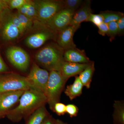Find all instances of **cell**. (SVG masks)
I'll return each mask as SVG.
<instances>
[{
  "instance_id": "cell-1",
  "label": "cell",
  "mask_w": 124,
  "mask_h": 124,
  "mask_svg": "<svg viewBox=\"0 0 124 124\" xmlns=\"http://www.w3.org/2000/svg\"><path fill=\"white\" fill-rule=\"evenodd\" d=\"M47 103L44 94L33 89L25 90L21 96L18 104L7 113L6 116L13 122L26 119L36 110Z\"/></svg>"
},
{
  "instance_id": "cell-2",
  "label": "cell",
  "mask_w": 124,
  "mask_h": 124,
  "mask_svg": "<svg viewBox=\"0 0 124 124\" xmlns=\"http://www.w3.org/2000/svg\"><path fill=\"white\" fill-rule=\"evenodd\" d=\"M64 50L57 45L50 44L41 49L36 54V62L43 69L49 71H59L63 63Z\"/></svg>"
},
{
  "instance_id": "cell-3",
  "label": "cell",
  "mask_w": 124,
  "mask_h": 124,
  "mask_svg": "<svg viewBox=\"0 0 124 124\" xmlns=\"http://www.w3.org/2000/svg\"><path fill=\"white\" fill-rule=\"evenodd\" d=\"M66 81L62 77L59 71H50L45 95L47 103L51 110L53 111L54 104L59 102L61 93Z\"/></svg>"
},
{
  "instance_id": "cell-4",
  "label": "cell",
  "mask_w": 124,
  "mask_h": 124,
  "mask_svg": "<svg viewBox=\"0 0 124 124\" xmlns=\"http://www.w3.org/2000/svg\"><path fill=\"white\" fill-rule=\"evenodd\" d=\"M31 89L27 77L13 73L0 75V93Z\"/></svg>"
},
{
  "instance_id": "cell-5",
  "label": "cell",
  "mask_w": 124,
  "mask_h": 124,
  "mask_svg": "<svg viewBox=\"0 0 124 124\" xmlns=\"http://www.w3.org/2000/svg\"><path fill=\"white\" fill-rule=\"evenodd\" d=\"M33 3L36 11V19L44 23L64 9L62 1L37 0Z\"/></svg>"
},
{
  "instance_id": "cell-6",
  "label": "cell",
  "mask_w": 124,
  "mask_h": 124,
  "mask_svg": "<svg viewBox=\"0 0 124 124\" xmlns=\"http://www.w3.org/2000/svg\"><path fill=\"white\" fill-rule=\"evenodd\" d=\"M49 72L33 63L27 78L31 88L45 93Z\"/></svg>"
},
{
  "instance_id": "cell-7",
  "label": "cell",
  "mask_w": 124,
  "mask_h": 124,
  "mask_svg": "<svg viewBox=\"0 0 124 124\" xmlns=\"http://www.w3.org/2000/svg\"><path fill=\"white\" fill-rule=\"evenodd\" d=\"M6 55L10 62L15 67L22 71L29 68L30 58L24 50L17 46L9 47L6 51Z\"/></svg>"
},
{
  "instance_id": "cell-8",
  "label": "cell",
  "mask_w": 124,
  "mask_h": 124,
  "mask_svg": "<svg viewBox=\"0 0 124 124\" xmlns=\"http://www.w3.org/2000/svg\"><path fill=\"white\" fill-rule=\"evenodd\" d=\"M75 12L68 9H62L45 24L48 29L54 33H59L70 26Z\"/></svg>"
},
{
  "instance_id": "cell-9",
  "label": "cell",
  "mask_w": 124,
  "mask_h": 124,
  "mask_svg": "<svg viewBox=\"0 0 124 124\" xmlns=\"http://www.w3.org/2000/svg\"><path fill=\"white\" fill-rule=\"evenodd\" d=\"M24 91L20 90L0 93V118L6 116L14 106L18 103Z\"/></svg>"
},
{
  "instance_id": "cell-10",
  "label": "cell",
  "mask_w": 124,
  "mask_h": 124,
  "mask_svg": "<svg viewBox=\"0 0 124 124\" xmlns=\"http://www.w3.org/2000/svg\"><path fill=\"white\" fill-rule=\"evenodd\" d=\"M80 26L70 25L59 32L58 45L64 50L76 47L73 41V37Z\"/></svg>"
},
{
  "instance_id": "cell-11",
  "label": "cell",
  "mask_w": 124,
  "mask_h": 124,
  "mask_svg": "<svg viewBox=\"0 0 124 124\" xmlns=\"http://www.w3.org/2000/svg\"><path fill=\"white\" fill-rule=\"evenodd\" d=\"M54 32L48 29L46 31L37 32L29 36L25 40V43L31 48H39L48 40L54 37Z\"/></svg>"
},
{
  "instance_id": "cell-12",
  "label": "cell",
  "mask_w": 124,
  "mask_h": 124,
  "mask_svg": "<svg viewBox=\"0 0 124 124\" xmlns=\"http://www.w3.org/2000/svg\"><path fill=\"white\" fill-rule=\"evenodd\" d=\"M89 63H75L64 61L59 72L63 78L67 81L70 78L79 75L88 66Z\"/></svg>"
},
{
  "instance_id": "cell-13",
  "label": "cell",
  "mask_w": 124,
  "mask_h": 124,
  "mask_svg": "<svg viewBox=\"0 0 124 124\" xmlns=\"http://www.w3.org/2000/svg\"><path fill=\"white\" fill-rule=\"evenodd\" d=\"M90 0L84 1L82 5L74 13L70 25L80 26L81 23L86 22L89 16L93 13Z\"/></svg>"
},
{
  "instance_id": "cell-14",
  "label": "cell",
  "mask_w": 124,
  "mask_h": 124,
  "mask_svg": "<svg viewBox=\"0 0 124 124\" xmlns=\"http://www.w3.org/2000/svg\"><path fill=\"white\" fill-rule=\"evenodd\" d=\"M63 58L65 62L75 63H88L91 62L84 50L76 47L64 50Z\"/></svg>"
},
{
  "instance_id": "cell-15",
  "label": "cell",
  "mask_w": 124,
  "mask_h": 124,
  "mask_svg": "<svg viewBox=\"0 0 124 124\" xmlns=\"http://www.w3.org/2000/svg\"><path fill=\"white\" fill-rule=\"evenodd\" d=\"M2 32L4 38L8 41L15 39L21 35L19 30L12 22L10 16L3 26Z\"/></svg>"
},
{
  "instance_id": "cell-16",
  "label": "cell",
  "mask_w": 124,
  "mask_h": 124,
  "mask_svg": "<svg viewBox=\"0 0 124 124\" xmlns=\"http://www.w3.org/2000/svg\"><path fill=\"white\" fill-rule=\"evenodd\" d=\"M83 86L79 77L77 76L73 84L67 86L64 93L70 100H73L81 95Z\"/></svg>"
},
{
  "instance_id": "cell-17",
  "label": "cell",
  "mask_w": 124,
  "mask_h": 124,
  "mask_svg": "<svg viewBox=\"0 0 124 124\" xmlns=\"http://www.w3.org/2000/svg\"><path fill=\"white\" fill-rule=\"evenodd\" d=\"M49 115L45 106H42L25 119V124H41L45 118Z\"/></svg>"
},
{
  "instance_id": "cell-18",
  "label": "cell",
  "mask_w": 124,
  "mask_h": 124,
  "mask_svg": "<svg viewBox=\"0 0 124 124\" xmlns=\"http://www.w3.org/2000/svg\"><path fill=\"white\" fill-rule=\"evenodd\" d=\"M95 70L94 62L91 61L78 76L83 86L87 89L90 88L93 74Z\"/></svg>"
},
{
  "instance_id": "cell-19",
  "label": "cell",
  "mask_w": 124,
  "mask_h": 124,
  "mask_svg": "<svg viewBox=\"0 0 124 124\" xmlns=\"http://www.w3.org/2000/svg\"><path fill=\"white\" fill-rule=\"evenodd\" d=\"M113 118L115 124H124V104L123 101H115L113 104Z\"/></svg>"
},
{
  "instance_id": "cell-20",
  "label": "cell",
  "mask_w": 124,
  "mask_h": 124,
  "mask_svg": "<svg viewBox=\"0 0 124 124\" xmlns=\"http://www.w3.org/2000/svg\"><path fill=\"white\" fill-rule=\"evenodd\" d=\"M103 19V23H106L112 22H117L120 19L124 16L121 12L107 10L100 13Z\"/></svg>"
},
{
  "instance_id": "cell-21",
  "label": "cell",
  "mask_w": 124,
  "mask_h": 124,
  "mask_svg": "<svg viewBox=\"0 0 124 124\" xmlns=\"http://www.w3.org/2000/svg\"><path fill=\"white\" fill-rule=\"evenodd\" d=\"M64 9L75 11L82 5L84 2L82 0H65L62 1Z\"/></svg>"
},
{
  "instance_id": "cell-22",
  "label": "cell",
  "mask_w": 124,
  "mask_h": 124,
  "mask_svg": "<svg viewBox=\"0 0 124 124\" xmlns=\"http://www.w3.org/2000/svg\"><path fill=\"white\" fill-rule=\"evenodd\" d=\"M15 14L19 19L25 31L31 29L33 24L31 19L26 16L18 12Z\"/></svg>"
},
{
  "instance_id": "cell-23",
  "label": "cell",
  "mask_w": 124,
  "mask_h": 124,
  "mask_svg": "<svg viewBox=\"0 0 124 124\" xmlns=\"http://www.w3.org/2000/svg\"><path fill=\"white\" fill-rule=\"evenodd\" d=\"M108 32L107 35L110 37L111 41L115 39L116 36L118 34L117 23L116 22H112L108 23Z\"/></svg>"
},
{
  "instance_id": "cell-24",
  "label": "cell",
  "mask_w": 124,
  "mask_h": 124,
  "mask_svg": "<svg viewBox=\"0 0 124 124\" xmlns=\"http://www.w3.org/2000/svg\"><path fill=\"white\" fill-rule=\"evenodd\" d=\"M27 0H6L7 6L10 9H20L28 2Z\"/></svg>"
},
{
  "instance_id": "cell-25",
  "label": "cell",
  "mask_w": 124,
  "mask_h": 124,
  "mask_svg": "<svg viewBox=\"0 0 124 124\" xmlns=\"http://www.w3.org/2000/svg\"><path fill=\"white\" fill-rule=\"evenodd\" d=\"M27 12L26 15L32 20V19L36 17V11L33 5V1H28L26 4Z\"/></svg>"
},
{
  "instance_id": "cell-26",
  "label": "cell",
  "mask_w": 124,
  "mask_h": 124,
  "mask_svg": "<svg viewBox=\"0 0 124 124\" xmlns=\"http://www.w3.org/2000/svg\"><path fill=\"white\" fill-rule=\"evenodd\" d=\"M86 22L93 23L97 27L100 24L103 23V19L100 14H91L89 16Z\"/></svg>"
},
{
  "instance_id": "cell-27",
  "label": "cell",
  "mask_w": 124,
  "mask_h": 124,
  "mask_svg": "<svg viewBox=\"0 0 124 124\" xmlns=\"http://www.w3.org/2000/svg\"><path fill=\"white\" fill-rule=\"evenodd\" d=\"M53 111L55 112L58 115H64L66 113V105L62 103H57L54 106Z\"/></svg>"
},
{
  "instance_id": "cell-28",
  "label": "cell",
  "mask_w": 124,
  "mask_h": 124,
  "mask_svg": "<svg viewBox=\"0 0 124 124\" xmlns=\"http://www.w3.org/2000/svg\"><path fill=\"white\" fill-rule=\"evenodd\" d=\"M79 108L75 104H69L66 106V113L71 117H75L77 115Z\"/></svg>"
},
{
  "instance_id": "cell-29",
  "label": "cell",
  "mask_w": 124,
  "mask_h": 124,
  "mask_svg": "<svg viewBox=\"0 0 124 124\" xmlns=\"http://www.w3.org/2000/svg\"><path fill=\"white\" fill-rule=\"evenodd\" d=\"M10 17L13 23L19 30L21 35H23L26 31L15 14H11L10 16Z\"/></svg>"
},
{
  "instance_id": "cell-30",
  "label": "cell",
  "mask_w": 124,
  "mask_h": 124,
  "mask_svg": "<svg viewBox=\"0 0 124 124\" xmlns=\"http://www.w3.org/2000/svg\"><path fill=\"white\" fill-rule=\"evenodd\" d=\"M97 27L98 28V33L100 35L103 36L108 35V29L107 23H102Z\"/></svg>"
},
{
  "instance_id": "cell-31",
  "label": "cell",
  "mask_w": 124,
  "mask_h": 124,
  "mask_svg": "<svg viewBox=\"0 0 124 124\" xmlns=\"http://www.w3.org/2000/svg\"><path fill=\"white\" fill-rule=\"evenodd\" d=\"M118 34L119 36L123 35L124 32V16L120 19L117 22Z\"/></svg>"
},
{
  "instance_id": "cell-32",
  "label": "cell",
  "mask_w": 124,
  "mask_h": 124,
  "mask_svg": "<svg viewBox=\"0 0 124 124\" xmlns=\"http://www.w3.org/2000/svg\"><path fill=\"white\" fill-rule=\"evenodd\" d=\"M9 71L8 68L0 56V74L8 73Z\"/></svg>"
},
{
  "instance_id": "cell-33",
  "label": "cell",
  "mask_w": 124,
  "mask_h": 124,
  "mask_svg": "<svg viewBox=\"0 0 124 124\" xmlns=\"http://www.w3.org/2000/svg\"><path fill=\"white\" fill-rule=\"evenodd\" d=\"M55 120L52 116L49 115L45 118L41 124H55Z\"/></svg>"
},
{
  "instance_id": "cell-34",
  "label": "cell",
  "mask_w": 124,
  "mask_h": 124,
  "mask_svg": "<svg viewBox=\"0 0 124 124\" xmlns=\"http://www.w3.org/2000/svg\"><path fill=\"white\" fill-rule=\"evenodd\" d=\"M7 7H8V6L6 0H0V13Z\"/></svg>"
},
{
  "instance_id": "cell-35",
  "label": "cell",
  "mask_w": 124,
  "mask_h": 124,
  "mask_svg": "<svg viewBox=\"0 0 124 124\" xmlns=\"http://www.w3.org/2000/svg\"><path fill=\"white\" fill-rule=\"evenodd\" d=\"M55 124H67L59 119L55 120Z\"/></svg>"
}]
</instances>
